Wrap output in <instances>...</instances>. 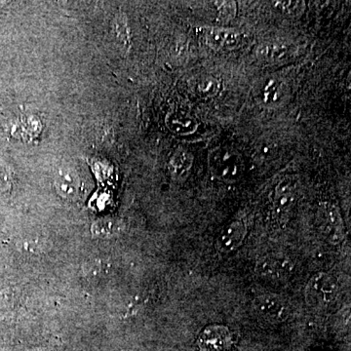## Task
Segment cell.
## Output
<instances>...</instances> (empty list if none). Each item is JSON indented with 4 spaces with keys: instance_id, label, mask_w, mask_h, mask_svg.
Here are the masks:
<instances>
[{
    "instance_id": "cell-1",
    "label": "cell",
    "mask_w": 351,
    "mask_h": 351,
    "mask_svg": "<svg viewBox=\"0 0 351 351\" xmlns=\"http://www.w3.org/2000/svg\"><path fill=\"white\" fill-rule=\"evenodd\" d=\"M209 168L212 174L218 179L232 182L241 175L243 162L237 152L226 147H219L210 154Z\"/></svg>"
},
{
    "instance_id": "cell-2",
    "label": "cell",
    "mask_w": 351,
    "mask_h": 351,
    "mask_svg": "<svg viewBox=\"0 0 351 351\" xmlns=\"http://www.w3.org/2000/svg\"><path fill=\"white\" fill-rule=\"evenodd\" d=\"M338 291V283L331 274L318 272L307 283L306 304L313 307L327 306L336 300Z\"/></svg>"
},
{
    "instance_id": "cell-3",
    "label": "cell",
    "mask_w": 351,
    "mask_h": 351,
    "mask_svg": "<svg viewBox=\"0 0 351 351\" xmlns=\"http://www.w3.org/2000/svg\"><path fill=\"white\" fill-rule=\"evenodd\" d=\"M317 223L320 232L332 245H339L346 237L345 225L338 208L331 203H324L318 209Z\"/></svg>"
},
{
    "instance_id": "cell-4",
    "label": "cell",
    "mask_w": 351,
    "mask_h": 351,
    "mask_svg": "<svg viewBox=\"0 0 351 351\" xmlns=\"http://www.w3.org/2000/svg\"><path fill=\"white\" fill-rule=\"evenodd\" d=\"M256 311L262 317L274 323L284 322L290 316V306L280 295L263 294L254 302Z\"/></svg>"
},
{
    "instance_id": "cell-5",
    "label": "cell",
    "mask_w": 351,
    "mask_h": 351,
    "mask_svg": "<svg viewBox=\"0 0 351 351\" xmlns=\"http://www.w3.org/2000/svg\"><path fill=\"white\" fill-rule=\"evenodd\" d=\"M292 261L285 255L272 254L263 258L256 267L258 276L270 280H284L292 274Z\"/></svg>"
},
{
    "instance_id": "cell-6",
    "label": "cell",
    "mask_w": 351,
    "mask_h": 351,
    "mask_svg": "<svg viewBox=\"0 0 351 351\" xmlns=\"http://www.w3.org/2000/svg\"><path fill=\"white\" fill-rule=\"evenodd\" d=\"M232 345L230 330L223 325H211L203 330L197 339L198 351H225Z\"/></svg>"
},
{
    "instance_id": "cell-7",
    "label": "cell",
    "mask_w": 351,
    "mask_h": 351,
    "mask_svg": "<svg viewBox=\"0 0 351 351\" xmlns=\"http://www.w3.org/2000/svg\"><path fill=\"white\" fill-rule=\"evenodd\" d=\"M246 233L247 228L243 221H233L219 235L216 241L217 249L223 254L237 251L243 243Z\"/></svg>"
},
{
    "instance_id": "cell-8",
    "label": "cell",
    "mask_w": 351,
    "mask_h": 351,
    "mask_svg": "<svg viewBox=\"0 0 351 351\" xmlns=\"http://www.w3.org/2000/svg\"><path fill=\"white\" fill-rule=\"evenodd\" d=\"M204 39L210 48L217 51L233 50L242 43V36L239 32L217 27L205 29Z\"/></svg>"
},
{
    "instance_id": "cell-9",
    "label": "cell",
    "mask_w": 351,
    "mask_h": 351,
    "mask_svg": "<svg viewBox=\"0 0 351 351\" xmlns=\"http://www.w3.org/2000/svg\"><path fill=\"white\" fill-rule=\"evenodd\" d=\"M298 182L294 178H284L277 184L274 191V206L279 215H286L290 211L297 195Z\"/></svg>"
},
{
    "instance_id": "cell-10",
    "label": "cell",
    "mask_w": 351,
    "mask_h": 351,
    "mask_svg": "<svg viewBox=\"0 0 351 351\" xmlns=\"http://www.w3.org/2000/svg\"><path fill=\"white\" fill-rule=\"evenodd\" d=\"M55 189L64 199L73 200L80 193V180L75 170L62 168L55 178Z\"/></svg>"
},
{
    "instance_id": "cell-11",
    "label": "cell",
    "mask_w": 351,
    "mask_h": 351,
    "mask_svg": "<svg viewBox=\"0 0 351 351\" xmlns=\"http://www.w3.org/2000/svg\"><path fill=\"white\" fill-rule=\"evenodd\" d=\"M193 157L186 151H178L171 157L168 164L171 176L177 181H184L191 174Z\"/></svg>"
},
{
    "instance_id": "cell-12",
    "label": "cell",
    "mask_w": 351,
    "mask_h": 351,
    "mask_svg": "<svg viewBox=\"0 0 351 351\" xmlns=\"http://www.w3.org/2000/svg\"><path fill=\"white\" fill-rule=\"evenodd\" d=\"M167 125L171 130L180 135H189L197 129V120L184 112H175L167 117Z\"/></svg>"
},
{
    "instance_id": "cell-13",
    "label": "cell",
    "mask_w": 351,
    "mask_h": 351,
    "mask_svg": "<svg viewBox=\"0 0 351 351\" xmlns=\"http://www.w3.org/2000/svg\"><path fill=\"white\" fill-rule=\"evenodd\" d=\"M285 85L277 78L265 82L262 89V101L267 107L278 106L285 99Z\"/></svg>"
},
{
    "instance_id": "cell-14",
    "label": "cell",
    "mask_w": 351,
    "mask_h": 351,
    "mask_svg": "<svg viewBox=\"0 0 351 351\" xmlns=\"http://www.w3.org/2000/svg\"><path fill=\"white\" fill-rule=\"evenodd\" d=\"M258 56L263 61L277 63V62L284 61L286 58L290 55L291 49L285 44H267L258 49Z\"/></svg>"
},
{
    "instance_id": "cell-15",
    "label": "cell",
    "mask_w": 351,
    "mask_h": 351,
    "mask_svg": "<svg viewBox=\"0 0 351 351\" xmlns=\"http://www.w3.org/2000/svg\"><path fill=\"white\" fill-rule=\"evenodd\" d=\"M120 225L117 219L105 218L98 219L92 225L91 232L98 239H110L119 232Z\"/></svg>"
},
{
    "instance_id": "cell-16",
    "label": "cell",
    "mask_w": 351,
    "mask_h": 351,
    "mask_svg": "<svg viewBox=\"0 0 351 351\" xmlns=\"http://www.w3.org/2000/svg\"><path fill=\"white\" fill-rule=\"evenodd\" d=\"M114 29L120 45L124 49H128L131 44L130 32H129L128 23H127L125 16L123 14H119L115 17Z\"/></svg>"
},
{
    "instance_id": "cell-17",
    "label": "cell",
    "mask_w": 351,
    "mask_h": 351,
    "mask_svg": "<svg viewBox=\"0 0 351 351\" xmlns=\"http://www.w3.org/2000/svg\"><path fill=\"white\" fill-rule=\"evenodd\" d=\"M219 87L221 85L216 78L206 76L198 82L197 92L203 98H212L219 93Z\"/></svg>"
},
{
    "instance_id": "cell-18",
    "label": "cell",
    "mask_w": 351,
    "mask_h": 351,
    "mask_svg": "<svg viewBox=\"0 0 351 351\" xmlns=\"http://www.w3.org/2000/svg\"><path fill=\"white\" fill-rule=\"evenodd\" d=\"M274 6L290 16H299L304 12L306 4L302 1H276Z\"/></svg>"
},
{
    "instance_id": "cell-19",
    "label": "cell",
    "mask_w": 351,
    "mask_h": 351,
    "mask_svg": "<svg viewBox=\"0 0 351 351\" xmlns=\"http://www.w3.org/2000/svg\"><path fill=\"white\" fill-rule=\"evenodd\" d=\"M219 19L221 21L232 20L237 13V4L233 1L217 2Z\"/></svg>"
},
{
    "instance_id": "cell-20",
    "label": "cell",
    "mask_w": 351,
    "mask_h": 351,
    "mask_svg": "<svg viewBox=\"0 0 351 351\" xmlns=\"http://www.w3.org/2000/svg\"><path fill=\"white\" fill-rule=\"evenodd\" d=\"M11 184V177L9 174V171L4 167L3 165L0 164V188L6 189L9 188Z\"/></svg>"
},
{
    "instance_id": "cell-21",
    "label": "cell",
    "mask_w": 351,
    "mask_h": 351,
    "mask_svg": "<svg viewBox=\"0 0 351 351\" xmlns=\"http://www.w3.org/2000/svg\"><path fill=\"white\" fill-rule=\"evenodd\" d=\"M27 249H31L34 253H39L40 251L43 252V247L45 245H44L43 241H41L40 239H34L27 241Z\"/></svg>"
}]
</instances>
